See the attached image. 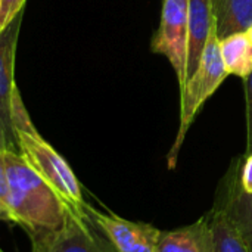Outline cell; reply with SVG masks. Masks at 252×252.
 Returning <instances> with one entry per match:
<instances>
[{"label": "cell", "instance_id": "6da1fadb", "mask_svg": "<svg viewBox=\"0 0 252 252\" xmlns=\"http://www.w3.org/2000/svg\"><path fill=\"white\" fill-rule=\"evenodd\" d=\"M0 164L7 182L0 216L24 227L30 238L59 230L68 208L55 190L16 151H1Z\"/></svg>", "mask_w": 252, "mask_h": 252}, {"label": "cell", "instance_id": "7a4b0ae2", "mask_svg": "<svg viewBox=\"0 0 252 252\" xmlns=\"http://www.w3.org/2000/svg\"><path fill=\"white\" fill-rule=\"evenodd\" d=\"M12 123L19 155L55 190L66 208L78 216H87V204L81 185L66 159L46 142L34 127L18 87L12 99Z\"/></svg>", "mask_w": 252, "mask_h": 252}, {"label": "cell", "instance_id": "3957f363", "mask_svg": "<svg viewBox=\"0 0 252 252\" xmlns=\"http://www.w3.org/2000/svg\"><path fill=\"white\" fill-rule=\"evenodd\" d=\"M227 75L229 74L224 68L220 53V40L217 37V31L213 21L210 37L202 52L199 65L195 74L180 90V126L176 140L167 155L168 170L176 168L179 161V154L182 151L183 142L186 139L190 126L193 124L204 103L217 92V89L221 86V83L226 80Z\"/></svg>", "mask_w": 252, "mask_h": 252}, {"label": "cell", "instance_id": "277c9868", "mask_svg": "<svg viewBox=\"0 0 252 252\" xmlns=\"http://www.w3.org/2000/svg\"><path fill=\"white\" fill-rule=\"evenodd\" d=\"M31 241L32 252H117L89 214L78 216L69 210L59 230L31 236Z\"/></svg>", "mask_w": 252, "mask_h": 252}, {"label": "cell", "instance_id": "5b68a950", "mask_svg": "<svg viewBox=\"0 0 252 252\" xmlns=\"http://www.w3.org/2000/svg\"><path fill=\"white\" fill-rule=\"evenodd\" d=\"M189 30V0H164L161 24L152 40V52L171 63L180 89L185 84Z\"/></svg>", "mask_w": 252, "mask_h": 252}, {"label": "cell", "instance_id": "8992f818", "mask_svg": "<svg viewBox=\"0 0 252 252\" xmlns=\"http://www.w3.org/2000/svg\"><path fill=\"white\" fill-rule=\"evenodd\" d=\"M24 13H19L7 28L0 31V152L16 151V136L12 123V99L15 84V56Z\"/></svg>", "mask_w": 252, "mask_h": 252}, {"label": "cell", "instance_id": "52a82bcc", "mask_svg": "<svg viewBox=\"0 0 252 252\" xmlns=\"http://www.w3.org/2000/svg\"><path fill=\"white\" fill-rule=\"evenodd\" d=\"M87 214L117 252H155L161 230L148 223L128 221L114 213H102L87 204Z\"/></svg>", "mask_w": 252, "mask_h": 252}, {"label": "cell", "instance_id": "ba28073f", "mask_svg": "<svg viewBox=\"0 0 252 252\" xmlns=\"http://www.w3.org/2000/svg\"><path fill=\"white\" fill-rule=\"evenodd\" d=\"M239 167L241 161L229 171L227 182L224 183V193L220 196L217 205L226 211L242 241L252 252V193H247L241 186Z\"/></svg>", "mask_w": 252, "mask_h": 252}, {"label": "cell", "instance_id": "9c48e42d", "mask_svg": "<svg viewBox=\"0 0 252 252\" xmlns=\"http://www.w3.org/2000/svg\"><path fill=\"white\" fill-rule=\"evenodd\" d=\"M211 27H213L211 0H189V30H188L185 84L195 74L199 65L202 52L210 37Z\"/></svg>", "mask_w": 252, "mask_h": 252}, {"label": "cell", "instance_id": "30bf717a", "mask_svg": "<svg viewBox=\"0 0 252 252\" xmlns=\"http://www.w3.org/2000/svg\"><path fill=\"white\" fill-rule=\"evenodd\" d=\"M155 252H214L208 216L193 224L161 232Z\"/></svg>", "mask_w": 252, "mask_h": 252}, {"label": "cell", "instance_id": "8fae6325", "mask_svg": "<svg viewBox=\"0 0 252 252\" xmlns=\"http://www.w3.org/2000/svg\"><path fill=\"white\" fill-rule=\"evenodd\" d=\"M211 13L219 38L248 31L252 25V0H211Z\"/></svg>", "mask_w": 252, "mask_h": 252}, {"label": "cell", "instance_id": "7c38bea8", "mask_svg": "<svg viewBox=\"0 0 252 252\" xmlns=\"http://www.w3.org/2000/svg\"><path fill=\"white\" fill-rule=\"evenodd\" d=\"M220 40V53L229 75L247 78L252 72V40L247 31Z\"/></svg>", "mask_w": 252, "mask_h": 252}, {"label": "cell", "instance_id": "4fadbf2b", "mask_svg": "<svg viewBox=\"0 0 252 252\" xmlns=\"http://www.w3.org/2000/svg\"><path fill=\"white\" fill-rule=\"evenodd\" d=\"M214 252H250L226 211L216 204L208 214Z\"/></svg>", "mask_w": 252, "mask_h": 252}, {"label": "cell", "instance_id": "5bb4252c", "mask_svg": "<svg viewBox=\"0 0 252 252\" xmlns=\"http://www.w3.org/2000/svg\"><path fill=\"white\" fill-rule=\"evenodd\" d=\"M27 0H0V31L7 28L10 22L22 13Z\"/></svg>", "mask_w": 252, "mask_h": 252}, {"label": "cell", "instance_id": "9a60e30c", "mask_svg": "<svg viewBox=\"0 0 252 252\" xmlns=\"http://www.w3.org/2000/svg\"><path fill=\"white\" fill-rule=\"evenodd\" d=\"M245 86V100H247V152L252 154V72L244 78Z\"/></svg>", "mask_w": 252, "mask_h": 252}, {"label": "cell", "instance_id": "2e32d148", "mask_svg": "<svg viewBox=\"0 0 252 252\" xmlns=\"http://www.w3.org/2000/svg\"><path fill=\"white\" fill-rule=\"evenodd\" d=\"M239 182L247 193H252V154L245 155L241 159L239 167Z\"/></svg>", "mask_w": 252, "mask_h": 252}, {"label": "cell", "instance_id": "e0dca14e", "mask_svg": "<svg viewBox=\"0 0 252 252\" xmlns=\"http://www.w3.org/2000/svg\"><path fill=\"white\" fill-rule=\"evenodd\" d=\"M6 198H7V182H6V176H4L3 167L0 164V202H1V205L6 201Z\"/></svg>", "mask_w": 252, "mask_h": 252}, {"label": "cell", "instance_id": "ac0fdd59", "mask_svg": "<svg viewBox=\"0 0 252 252\" xmlns=\"http://www.w3.org/2000/svg\"><path fill=\"white\" fill-rule=\"evenodd\" d=\"M247 32H248L250 38H251V40H252V25H251V27H250V28H248V31H247Z\"/></svg>", "mask_w": 252, "mask_h": 252}, {"label": "cell", "instance_id": "d6986e66", "mask_svg": "<svg viewBox=\"0 0 252 252\" xmlns=\"http://www.w3.org/2000/svg\"><path fill=\"white\" fill-rule=\"evenodd\" d=\"M0 213H1V202H0Z\"/></svg>", "mask_w": 252, "mask_h": 252}, {"label": "cell", "instance_id": "ffe728a7", "mask_svg": "<svg viewBox=\"0 0 252 252\" xmlns=\"http://www.w3.org/2000/svg\"><path fill=\"white\" fill-rule=\"evenodd\" d=\"M0 252H4V251H3V250H1V248H0Z\"/></svg>", "mask_w": 252, "mask_h": 252}]
</instances>
